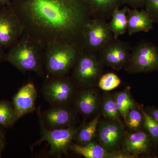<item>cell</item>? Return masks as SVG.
<instances>
[{"mask_svg":"<svg viewBox=\"0 0 158 158\" xmlns=\"http://www.w3.org/2000/svg\"><path fill=\"white\" fill-rule=\"evenodd\" d=\"M126 4L135 9L144 7V0H125Z\"/></svg>","mask_w":158,"mask_h":158,"instance_id":"cell-28","label":"cell"},{"mask_svg":"<svg viewBox=\"0 0 158 158\" xmlns=\"http://www.w3.org/2000/svg\"><path fill=\"white\" fill-rule=\"evenodd\" d=\"M6 53L4 51V48L0 46V63L5 61Z\"/></svg>","mask_w":158,"mask_h":158,"instance_id":"cell-31","label":"cell"},{"mask_svg":"<svg viewBox=\"0 0 158 158\" xmlns=\"http://www.w3.org/2000/svg\"><path fill=\"white\" fill-rule=\"evenodd\" d=\"M138 108L143 116V129L149 134L153 145L156 150L158 145V122L150 116L141 106Z\"/></svg>","mask_w":158,"mask_h":158,"instance_id":"cell-23","label":"cell"},{"mask_svg":"<svg viewBox=\"0 0 158 158\" xmlns=\"http://www.w3.org/2000/svg\"><path fill=\"white\" fill-rule=\"evenodd\" d=\"M24 33L21 23L8 6L0 8V46L9 48Z\"/></svg>","mask_w":158,"mask_h":158,"instance_id":"cell-9","label":"cell"},{"mask_svg":"<svg viewBox=\"0 0 158 158\" xmlns=\"http://www.w3.org/2000/svg\"><path fill=\"white\" fill-rule=\"evenodd\" d=\"M129 8L125 6L122 9H116L108 23L109 28L113 33L114 39L118 38L127 31V13Z\"/></svg>","mask_w":158,"mask_h":158,"instance_id":"cell-19","label":"cell"},{"mask_svg":"<svg viewBox=\"0 0 158 158\" xmlns=\"http://www.w3.org/2000/svg\"><path fill=\"white\" fill-rule=\"evenodd\" d=\"M132 48L128 41L114 38L99 51L98 56L104 65L120 70L127 65Z\"/></svg>","mask_w":158,"mask_h":158,"instance_id":"cell-8","label":"cell"},{"mask_svg":"<svg viewBox=\"0 0 158 158\" xmlns=\"http://www.w3.org/2000/svg\"><path fill=\"white\" fill-rule=\"evenodd\" d=\"M121 80L117 75L110 73L102 75L98 82L99 88L104 91L113 90L120 85Z\"/></svg>","mask_w":158,"mask_h":158,"instance_id":"cell-26","label":"cell"},{"mask_svg":"<svg viewBox=\"0 0 158 158\" xmlns=\"http://www.w3.org/2000/svg\"><path fill=\"white\" fill-rule=\"evenodd\" d=\"M90 5L93 19H111L116 9L126 4L125 0H86Z\"/></svg>","mask_w":158,"mask_h":158,"instance_id":"cell-18","label":"cell"},{"mask_svg":"<svg viewBox=\"0 0 158 158\" xmlns=\"http://www.w3.org/2000/svg\"><path fill=\"white\" fill-rule=\"evenodd\" d=\"M99 121V117L97 116L87 124L81 126L74 138L78 144L84 145L94 141Z\"/></svg>","mask_w":158,"mask_h":158,"instance_id":"cell-21","label":"cell"},{"mask_svg":"<svg viewBox=\"0 0 158 158\" xmlns=\"http://www.w3.org/2000/svg\"><path fill=\"white\" fill-rule=\"evenodd\" d=\"M44 48L23 33L19 40L6 53L5 61L23 73L34 72L44 77Z\"/></svg>","mask_w":158,"mask_h":158,"instance_id":"cell-2","label":"cell"},{"mask_svg":"<svg viewBox=\"0 0 158 158\" xmlns=\"http://www.w3.org/2000/svg\"><path fill=\"white\" fill-rule=\"evenodd\" d=\"M113 97L118 113L124 119L130 110L138 107V105L134 101L131 95L130 87H127L124 90L116 92Z\"/></svg>","mask_w":158,"mask_h":158,"instance_id":"cell-20","label":"cell"},{"mask_svg":"<svg viewBox=\"0 0 158 158\" xmlns=\"http://www.w3.org/2000/svg\"><path fill=\"white\" fill-rule=\"evenodd\" d=\"M24 33L45 48L53 44L85 49V30L93 19L86 0H13L8 5Z\"/></svg>","mask_w":158,"mask_h":158,"instance_id":"cell-1","label":"cell"},{"mask_svg":"<svg viewBox=\"0 0 158 158\" xmlns=\"http://www.w3.org/2000/svg\"><path fill=\"white\" fill-rule=\"evenodd\" d=\"M77 86L72 77L68 75H47L41 87V94L51 106H69L77 92Z\"/></svg>","mask_w":158,"mask_h":158,"instance_id":"cell-4","label":"cell"},{"mask_svg":"<svg viewBox=\"0 0 158 158\" xmlns=\"http://www.w3.org/2000/svg\"><path fill=\"white\" fill-rule=\"evenodd\" d=\"M127 17V31L129 36L140 32L148 33L153 29V22L144 9L138 10L129 8Z\"/></svg>","mask_w":158,"mask_h":158,"instance_id":"cell-17","label":"cell"},{"mask_svg":"<svg viewBox=\"0 0 158 158\" xmlns=\"http://www.w3.org/2000/svg\"><path fill=\"white\" fill-rule=\"evenodd\" d=\"M13 0H0V8L3 6H7Z\"/></svg>","mask_w":158,"mask_h":158,"instance_id":"cell-32","label":"cell"},{"mask_svg":"<svg viewBox=\"0 0 158 158\" xmlns=\"http://www.w3.org/2000/svg\"><path fill=\"white\" fill-rule=\"evenodd\" d=\"M41 137L33 147L46 141L50 146V154L60 157L66 154L71 143L74 139L81 126L73 125L63 128L48 129L44 125L39 113Z\"/></svg>","mask_w":158,"mask_h":158,"instance_id":"cell-7","label":"cell"},{"mask_svg":"<svg viewBox=\"0 0 158 158\" xmlns=\"http://www.w3.org/2000/svg\"><path fill=\"white\" fill-rule=\"evenodd\" d=\"M6 145V138L5 131L0 128V158Z\"/></svg>","mask_w":158,"mask_h":158,"instance_id":"cell-29","label":"cell"},{"mask_svg":"<svg viewBox=\"0 0 158 158\" xmlns=\"http://www.w3.org/2000/svg\"><path fill=\"white\" fill-rule=\"evenodd\" d=\"M144 109L150 116L158 122V108L153 106H147Z\"/></svg>","mask_w":158,"mask_h":158,"instance_id":"cell-30","label":"cell"},{"mask_svg":"<svg viewBox=\"0 0 158 158\" xmlns=\"http://www.w3.org/2000/svg\"><path fill=\"white\" fill-rule=\"evenodd\" d=\"M124 69L130 74L158 73V46L148 40H140L132 48Z\"/></svg>","mask_w":158,"mask_h":158,"instance_id":"cell-6","label":"cell"},{"mask_svg":"<svg viewBox=\"0 0 158 158\" xmlns=\"http://www.w3.org/2000/svg\"><path fill=\"white\" fill-rule=\"evenodd\" d=\"M37 91L32 82L22 86L12 98L13 105L18 119L35 110Z\"/></svg>","mask_w":158,"mask_h":158,"instance_id":"cell-15","label":"cell"},{"mask_svg":"<svg viewBox=\"0 0 158 158\" xmlns=\"http://www.w3.org/2000/svg\"><path fill=\"white\" fill-rule=\"evenodd\" d=\"M104 66L97 54L84 50L79 52L71 77L81 88L94 87L102 75Z\"/></svg>","mask_w":158,"mask_h":158,"instance_id":"cell-5","label":"cell"},{"mask_svg":"<svg viewBox=\"0 0 158 158\" xmlns=\"http://www.w3.org/2000/svg\"><path fill=\"white\" fill-rule=\"evenodd\" d=\"M114 38L106 20L93 19L85 30L84 50L97 54Z\"/></svg>","mask_w":158,"mask_h":158,"instance_id":"cell-10","label":"cell"},{"mask_svg":"<svg viewBox=\"0 0 158 158\" xmlns=\"http://www.w3.org/2000/svg\"><path fill=\"white\" fill-rule=\"evenodd\" d=\"M157 153L158 154V145L157 148Z\"/></svg>","mask_w":158,"mask_h":158,"instance_id":"cell-33","label":"cell"},{"mask_svg":"<svg viewBox=\"0 0 158 158\" xmlns=\"http://www.w3.org/2000/svg\"><path fill=\"white\" fill-rule=\"evenodd\" d=\"M123 145L126 152L135 156H149L157 152L148 133L143 129L124 134Z\"/></svg>","mask_w":158,"mask_h":158,"instance_id":"cell-13","label":"cell"},{"mask_svg":"<svg viewBox=\"0 0 158 158\" xmlns=\"http://www.w3.org/2000/svg\"><path fill=\"white\" fill-rule=\"evenodd\" d=\"M80 52L73 46L53 44L44 48V66L48 76L68 75L72 70Z\"/></svg>","mask_w":158,"mask_h":158,"instance_id":"cell-3","label":"cell"},{"mask_svg":"<svg viewBox=\"0 0 158 158\" xmlns=\"http://www.w3.org/2000/svg\"><path fill=\"white\" fill-rule=\"evenodd\" d=\"M69 149L86 158H132L133 156L128 153L120 152H109L99 144L94 141L88 144L81 145L71 143Z\"/></svg>","mask_w":158,"mask_h":158,"instance_id":"cell-16","label":"cell"},{"mask_svg":"<svg viewBox=\"0 0 158 158\" xmlns=\"http://www.w3.org/2000/svg\"><path fill=\"white\" fill-rule=\"evenodd\" d=\"M18 119L12 103L7 100H0V126L11 127Z\"/></svg>","mask_w":158,"mask_h":158,"instance_id":"cell-22","label":"cell"},{"mask_svg":"<svg viewBox=\"0 0 158 158\" xmlns=\"http://www.w3.org/2000/svg\"><path fill=\"white\" fill-rule=\"evenodd\" d=\"M96 137L99 144L109 152L116 149L124 137L123 125L121 122L106 119L99 123Z\"/></svg>","mask_w":158,"mask_h":158,"instance_id":"cell-11","label":"cell"},{"mask_svg":"<svg viewBox=\"0 0 158 158\" xmlns=\"http://www.w3.org/2000/svg\"><path fill=\"white\" fill-rule=\"evenodd\" d=\"M124 120L127 126L132 131L143 129V116L138 106L130 110L127 112Z\"/></svg>","mask_w":158,"mask_h":158,"instance_id":"cell-25","label":"cell"},{"mask_svg":"<svg viewBox=\"0 0 158 158\" xmlns=\"http://www.w3.org/2000/svg\"><path fill=\"white\" fill-rule=\"evenodd\" d=\"M76 111L69 106H51L42 114L40 113L46 127L49 129L63 128L74 125L76 119Z\"/></svg>","mask_w":158,"mask_h":158,"instance_id":"cell-12","label":"cell"},{"mask_svg":"<svg viewBox=\"0 0 158 158\" xmlns=\"http://www.w3.org/2000/svg\"><path fill=\"white\" fill-rule=\"evenodd\" d=\"M81 89L77 92L73 100L75 110L83 116H91L96 113L100 106L99 94L94 87Z\"/></svg>","mask_w":158,"mask_h":158,"instance_id":"cell-14","label":"cell"},{"mask_svg":"<svg viewBox=\"0 0 158 158\" xmlns=\"http://www.w3.org/2000/svg\"><path fill=\"white\" fill-rule=\"evenodd\" d=\"M144 7L153 22L158 25V0H144Z\"/></svg>","mask_w":158,"mask_h":158,"instance_id":"cell-27","label":"cell"},{"mask_svg":"<svg viewBox=\"0 0 158 158\" xmlns=\"http://www.w3.org/2000/svg\"><path fill=\"white\" fill-rule=\"evenodd\" d=\"M102 112L106 119L113 121H120L119 114L116 108L113 95L107 94L105 95L101 103Z\"/></svg>","mask_w":158,"mask_h":158,"instance_id":"cell-24","label":"cell"}]
</instances>
